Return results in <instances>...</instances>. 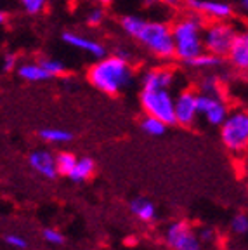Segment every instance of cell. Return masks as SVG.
I'll return each instance as SVG.
<instances>
[{"instance_id": "cell-8", "label": "cell", "mask_w": 248, "mask_h": 250, "mask_svg": "<svg viewBox=\"0 0 248 250\" xmlns=\"http://www.w3.org/2000/svg\"><path fill=\"white\" fill-rule=\"evenodd\" d=\"M167 243L172 250H202V242L187 223H174L167 231Z\"/></svg>"}, {"instance_id": "cell-15", "label": "cell", "mask_w": 248, "mask_h": 250, "mask_svg": "<svg viewBox=\"0 0 248 250\" xmlns=\"http://www.w3.org/2000/svg\"><path fill=\"white\" fill-rule=\"evenodd\" d=\"M16 73L20 75V78H23L24 82H45V80H51V75L47 73L45 68L40 62H23V64H18Z\"/></svg>"}, {"instance_id": "cell-30", "label": "cell", "mask_w": 248, "mask_h": 250, "mask_svg": "<svg viewBox=\"0 0 248 250\" xmlns=\"http://www.w3.org/2000/svg\"><path fill=\"white\" fill-rule=\"evenodd\" d=\"M5 242H7V245L14 247V249H20V250H24L26 249V240L21 238V236H18V234H9L7 238H5Z\"/></svg>"}, {"instance_id": "cell-27", "label": "cell", "mask_w": 248, "mask_h": 250, "mask_svg": "<svg viewBox=\"0 0 248 250\" xmlns=\"http://www.w3.org/2000/svg\"><path fill=\"white\" fill-rule=\"evenodd\" d=\"M231 228H233L234 233L238 234H245L248 231V219L245 214H238L236 217L233 219V223H231Z\"/></svg>"}, {"instance_id": "cell-9", "label": "cell", "mask_w": 248, "mask_h": 250, "mask_svg": "<svg viewBox=\"0 0 248 250\" xmlns=\"http://www.w3.org/2000/svg\"><path fill=\"white\" fill-rule=\"evenodd\" d=\"M198 115H202L210 125H221L229 115L227 104L222 96L198 94Z\"/></svg>"}, {"instance_id": "cell-1", "label": "cell", "mask_w": 248, "mask_h": 250, "mask_svg": "<svg viewBox=\"0 0 248 250\" xmlns=\"http://www.w3.org/2000/svg\"><path fill=\"white\" fill-rule=\"evenodd\" d=\"M132 77H134V71L130 62L117 54L103 56L89 70V82L97 90L109 96H115L130 85Z\"/></svg>"}, {"instance_id": "cell-17", "label": "cell", "mask_w": 248, "mask_h": 250, "mask_svg": "<svg viewBox=\"0 0 248 250\" xmlns=\"http://www.w3.org/2000/svg\"><path fill=\"white\" fill-rule=\"evenodd\" d=\"M94 170H96L94 160L89 158V156H83V158H80V160L77 158V164H75V167L71 168L68 177H70L71 181H75V183H82V181L89 179V177L94 174Z\"/></svg>"}, {"instance_id": "cell-19", "label": "cell", "mask_w": 248, "mask_h": 250, "mask_svg": "<svg viewBox=\"0 0 248 250\" xmlns=\"http://www.w3.org/2000/svg\"><path fill=\"white\" fill-rule=\"evenodd\" d=\"M167 127H168L167 124H163L162 120L151 117V115H146V117L141 120V129H143L146 134H149V136H153V137L163 136V134L167 132Z\"/></svg>"}, {"instance_id": "cell-25", "label": "cell", "mask_w": 248, "mask_h": 250, "mask_svg": "<svg viewBox=\"0 0 248 250\" xmlns=\"http://www.w3.org/2000/svg\"><path fill=\"white\" fill-rule=\"evenodd\" d=\"M104 18H106L104 9L97 5V7L90 9V11L87 12V24H89V26H94V28L101 26L103 21H104Z\"/></svg>"}, {"instance_id": "cell-7", "label": "cell", "mask_w": 248, "mask_h": 250, "mask_svg": "<svg viewBox=\"0 0 248 250\" xmlns=\"http://www.w3.org/2000/svg\"><path fill=\"white\" fill-rule=\"evenodd\" d=\"M186 5L194 14L212 21H229L234 16V7L224 0H186Z\"/></svg>"}, {"instance_id": "cell-13", "label": "cell", "mask_w": 248, "mask_h": 250, "mask_svg": "<svg viewBox=\"0 0 248 250\" xmlns=\"http://www.w3.org/2000/svg\"><path fill=\"white\" fill-rule=\"evenodd\" d=\"M175 82V75L168 68H155L144 73L143 89H170Z\"/></svg>"}, {"instance_id": "cell-20", "label": "cell", "mask_w": 248, "mask_h": 250, "mask_svg": "<svg viewBox=\"0 0 248 250\" xmlns=\"http://www.w3.org/2000/svg\"><path fill=\"white\" fill-rule=\"evenodd\" d=\"M40 137L47 143H52V145H61V143H68L71 141L73 134L68 132L64 129H43L40 132Z\"/></svg>"}, {"instance_id": "cell-21", "label": "cell", "mask_w": 248, "mask_h": 250, "mask_svg": "<svg viewBox=\"0 0 248 250\" xmlns=\"http://www.w3.org/2000/svg\"><path fill=\"white\" fill-rule=\"evenodd\" d=\"M200 90L202 94H212V96H222L221 90V80H219L215 75H205V77L200 80Z\"/></svg>"}, {"instance_id": "cell-18", "label": "cell", "mask_w": 248, "mask_h": 250, "mask_svg": "<svg viewBox=\"0 0 248 250\" xmlns=\"http://www.w3.org/2000/svg\"><path fill=\"white\" fill-rule=\"evenodd\" d=\"M130 210L141 219L144 223H151L153 219L156 217V208L151 202H147L146 198H136L132 200Z\"/></svg>"}, {"instance_id": "cell-32", "label": "cell", "mask_w": 248, "mask_h": 250, "mask_svg": "<svg viewBox=\"0 0 248 250\" xmlns=\"http://www.w3.org/2000/svg\"><path fill=\"white\" fill-rule=\"evenodd\" d=\"M163 4H168V5H175V4H179L181 0H162Z\"/></svg>"}, {"instance_id": "cell-22", "label": "cell", "mask_w": 248, "mask_h": 250, "mask_svg": "<svg viewBox=\"0 0 248 250\" xmlns=\"http://www.w3.org/2000/svg\"><path fill=\"white\" fill-rule=\"evenodd\" d=\"M143 23H144V20L143 18H139V16H134V14H130V16H124L120 20V26H122V30L127 33L128 37H134L137 35V31L141 30V26H143Z\"/></svg>"}, {"instance_id": "cell-10", "label": "cell", "mask_w": 248, "mask_h": 250, "mask_svg": "<svg viewBox=\"0 0 248 250\" xmlns=\"http://www.w3.org/2000/svg\"><path fill=\"white\" fill-rule=\"evenodd\" d=\"M174 117L175 124L189 127L198 117V92L193 89H186L174 98Z\"/></svg>"}, {"instance_id": "cell-33", "label": "cell", "mask_w": 248, "mask_h": 250, "mask_svg": "<svg viewBox=\"0 0 248 250\" xmlns=\"http://www.w3.org/2000/svg\"><path fill=\"white\" fill-rule=\"evenodd\" d=\"M240 7L243 9V11H247V9H248V0H240Z\"/></svg>"}, {"instance_id": "cell-16", "label": "cell", "mask_w": 248, "mask_h": 250, "mask_svg": "<svg viewBox=\"0 0 248 250\" xmlns=\"http://www.w3.org/2000/svg\"><path fill=\"white\" fill-rule=\"evenodd\" d=\"M224 61V58H219V56H213L207 51H202L200 54H196L194 58L187 59L186 64L194 70H213V68H219Z\"/></svg>"}, {"instance_id": "cell-23", "label": "cell", "mask_w": 248, "mask_h": 250, "mask_svg": "<svg viewBox=\"0 0 248 250\" xmlns=\"http://www.w3.org/2000/svg\"><path fill=\"white\" fill-rule=\"evenodd\" d=\"M40 64L45 68V71L51 75V78L56 77H61V75L66 73V64L61 61V59H56V58H43L40 59Z\"/></svg>"}, {"instance_id": "cell-12", "label": "cell", "mask_w": 248, "mask_h": 250, "mask_svg": "<svg viewBox=\"0 0 248 250\" xmlns=\"http://www.w3.org/2000/svg\"><path fill=\"white\" fill-rule=\"evenodd\" d=\"M236 70L247 71L248 70V33L247 31H238L234 35L231 47L226 54Z\"/></svg>"}, {"instance_id": "cell-31", "label": "cell", "mask_w": 248, "mask_h": 250, "mask_svg": "<svg viewBox=\"0 0 248 250\" xmlns=\"http://www.w3.org/2000/svg\"><path fill=\"white\" fill-rule=\"evenodd\" d=\"M212 236H213L212 229H207V228L198 233V240H200V242H210V240H212Z\"/></svg>"}, {"instance_id": "cell-11", "label": "cell", "mask_w": 248, "mask_h": 250, "mask_svg": "<svg viewBox=\"0 0 248 250\" xmlns=\"http://www.w3.org/2000/svg\"><path fill=\"white\" fill-rule=\"evenodd\" d=\"M61 39L66 45L73 47V49H78V51H82V52H87V54L92 56V58H96V59L106 56V47L103 45L101 42L90 39V37L80 35V33H75V31H64Z\"/></svg>"}, {"instance_id": "cell-4", "label": "cell", "mask_w": 248, "mask_h": 250, "mask_svg": "<svg viewBox=\"0 0 248 250\" xmlns=\"http://www.w3.org/2000/svg\"><path fill=\"white\" fill-rule=\"evenodd\" d=\"M141 106L144 113L158 118L163 124H175L174 96L170 89H143L141 90Z\"/></svg>"}, {"instance_id": "cell-28", "label": "cell", "mask_w": 248, "mask_h": 250, "mask_svg": "<svg viewBox=\"0 0 248 250\" xmlns=\"http://www.w3.org/2000/svg\"><path fill=\"white\" fill-rule=\"evenodd\" d=\"M43 240L49 243H52V245H61L62 242H64V236H62L61 233H59L58 229H52V228H47V229H43Z\"/></svg>"}, {"instance_id": "cell-36", "label": "cell", "mask_w": 248, "mask_h": 250, "mask_svg": "<svg viewBox=\"0 0 248 250\" xmlns=\"http://www.w3.org/2000/svg\"><path fill=\"white\" fill-rule=\"evenodd\" d=\"M144 2H146V4H147V5H151V4H155L156 0H144Z\"/></svg>"}, {"instance_id": "cell-34", "label": "cell", "mask_w": 248, "mask_h": 250, "mask_svg": "<svg viewBox=\"0 0 248 250\" xmlns=\"http://www.w3.org/2000/svg\"><path fill=\"white\" fill-rule=\"evenodd\" d=\"M96 2H97L99 5H108V4H111L113 0H96Z\"/></svg>"}, {"instance_id": "cell-26", "label": "cell", "mask_w": 248, "mask_h": 250, "mask_svg": "<svg viewBox=\"0 0 248 250\" xmlns=\"http://www.w3.org/2000/svg\"><path fill=\"white\" fill-rule=\"evenodd\" d=\"M23 9L28 12V14H40V12L45 9L47 0H20Z\"/></svg>"}, {"instance_id": "cell-5", "label": "cell", "mask_w": 248, "mask_h": 250, "mask_svg": "<svg viewBox=\"0 0 248 250\" xmlns=\"http://www.w3.org/2000/svg\"><path fill=\"white\" fill-rule=\"evenodd\" d=\"M236 33V26L231 24L229 21H212L210 24L203 26V51L210 52L213 56H219V58H226Z\"/></svg>"}, {"instance_id": "cell-3", "label": "cell", "mask_w": 248, "mask_h": 250, "mask_svg": "<svg viewBox=\"0 0 248 250\" xmlns=\"http://www.w3.org/2000/svg\"><path fill=\"white\" fill-rule=\"evenodd\" d=\"M147 51L160 59L174 58V39L170 26L160 21H144L137 35L134 37Z\"/></svg>"}, {"instance_id": "cell-24", "label": "cell", "mask_w": 248, "mask_h": 250, "mask_svg": "<svg viewBox=\"0 0 248 250\" xmlns=\"http://www.w3.org/2000/svg\"><path fill=\"white\" fill-rule=\"evenodd\" d=\"M77 164V156L73 153H59L58 158H56V168H58V174L62 176H68L71 172V168Z\"/></svg>"}, {"instance_id": "cell-2", "label": "cell", "mask_w": 248, "mask_h": 250, "mask_svg": "<svg viewBox=\"0 0 248 250\" xmlns=\"http://www.w3.org/2000/svg\"><path fill=\"white\" fill-rule=\"evenodd\" d=\"M203 18L198 14H191L187 18L179 20L174 26H170L172 39H174V56L183 62L194 58L203 51L202 33H203Z\"/></svg>"}, {"instance_id": "cell-14", "label": "cell", "mask_w": 248, "mask_h": 250, "mask_svg": "<svg viewBox=\"0 0 248 250\" xmlns=\"http://www.w3.org/2000/svg\"><path fill=\"white\" fill-rule=\"evenodd\" d=\"M30 165L35 168L39 174H42L47 179H56L58 177V168H56V158L49 151H33L30 155Z\"/></svg>"}, {"instance_id": "cell-35", "label": "cell", "mask_w": 248, "mask_h": 250, "mask_svg": "<svg viewBox=\"0 0 248 250\" xmlns=\"http://www.w3.org/2000/svg\"><path fill=\"white\" fill-rule=\"evenodd\" d=\"M4 21H5V14L0 11V24H4Z\"/></svg>"}, {"instance_id": "cell-6", "label": "cell", "mask_w": 248, "mask_h": 250, "mask_svg": "<svg viewBox=\"0 0 248 250\" xmlns=\"http://www.w3.org/2000/svg\"><path fill=\"white\" fill-rule=\"evenodd\" d=\"M221 137L227 149L240 153L248 143V115L245 111H234L227 115L221 124Z\"/></svg>"}, {"instance_id": "cell-29", "label": "cell", "mask_w": 248, "mask_h": 250, "mask_svg": "<svg viewBox=\"0 0 248 250\" xmlns=\"http://www.w3.org/2000/svg\"><path fill=\"white\" fill-rule=\"evenodd\" d=\"M18 68V56L14 52H7L2 59V70L4 71H14Z\"/></svg>"}]
</instances>
